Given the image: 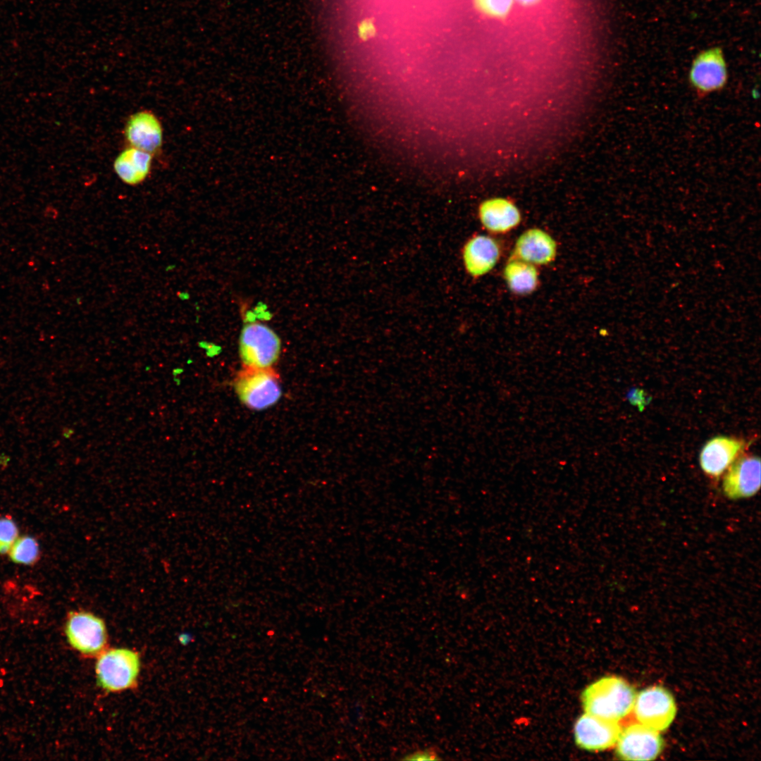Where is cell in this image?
Listing matches in <instances>:
<instances>
[{
	"mask_svg": "<svg viewBox=\"0 0 761 761\" xmlns=\"http://www.w3.org/2000/svg\"><path fill=\"white\" fill-rule=\"evenodd\" d=\"M476 9L491 19L503 20L513 11L514 0H473Z\"/></svg>",
	"mask_w": 761,
	"mask_h": 761,
	"instance_id": "d6986e66",
	"label": "cell"
},
{
	"mask_svg": "<svg viewBox=\"0 0 761 761\" xmlns=\"http://www.w3.org/2000/svg\"><path fill=\"white\" fill-rule=\"evenodd\" d=\"M760 488V459L755 455L736 459L728 468L722 488L731 500L750 497Z\"/></svg>",
	"mask_w": 761,
	"mask_h": 761,
	"instance_id": "8fae6325",
	"label": "cell"
},
{
	"mask_svg": "<svg viewBox=\"0 0 761 761\" xmlns=\"http://www.w3.org/2000/svg\"><path fill=\"white\" fill-rule=\"evenodd\" d=\"M66 633L72 647L85 655L100 654L106 645L104 621L87 611L70 612L66 623Z\"/></svg>",
	"mask_w": 761,
	"mask_h": 761,
	"instance_id": "8992f818",
	"label": "cell"
},
{
	"mask_svg": "<svg viewBox=\"0 0 761 761\" xmlns=\"http://www.w3.org/2000/svg\"><path fill=\"white\" fill-rule=\"evenodd\" d=\"M621 729L619 722L585 712L575 723V742L586 750H605L615 745Z\"/></svg>",
	"mask_w": 761,
	"mask_h": 761,
	"instance_id": "9c48e42d",
	"label": "cell"
},
{
	"mask_svg": "<svg viewBox=\"0 0 761 761\" xmlns=\"http://www.w3.org/2000/svg\"><path fill=\"white\" fill-rule=\"evenodd\" d=\"M723 51L711 47L700 51L693 59L688 74L690 85L699 96L721 90L728 78Z\"/></svg>",
	"mask_w": 761,
	"mask_h": 761,
	"instance_id": "52a82bcc",
	"label": "cell"
},
{
	"mask_svg": "<svg viewBox=\"0 0 761 761\" xmlns=\"http://www.w3.org/2000/svg\"><path fill=\"white\" fill-rule=\"evenodd\" d=\"M478 217L486 230L495 233H507L514 228L521 221L517 207L503 198H493L481 203Z\"/></svg>",
	"mask_w": 761,
	"mask_h": 761,
	"instance_id": "9a60e30c",
	"label": "cell"
},
{
	"mask_svg": "<svg viewBox=\"0 0 761 761\" xmlns=\"http://www.w3.org/2000/svg\"><path fill=\"white\" fill-rule=\"evenodd\" d=\"M440 759L438 751L433 747L415 750L402 758L406 760H438Z\"/></svg>",
	"mask_w": 761,
	"mask_h": 761,
	"instance_id": "44dd1931",
	"label": "cell"
},
{
	"mask_svg": "<svg viewBox=\"0 0 761 761\" xmlns=\"http://www.w3.org/2000/svg\"><path fill=\"white\" fill-rule=\"evenodd\" d=\"M745 447V441L725 435L715 436L705 443L699 455L703 472L718 478L738 458Z\"/></svg>",
	"mask_w": 761,
	"mask_h": 761,
	"instance_id": "7c38bea8",
	"label": "cell"
},
{
	"mask_svg": "<svg viewBox=\"0 0 761 761\" xmlns=\"http://www.w3.org/2000/svg\"><path fill=\"white\" fill-rule=\"evenodd\" d=\"M9 557L16 564H33L39 557V544L30 536L17 538L9 550Z\"/></svg>",
	"mask_w": 761,
	"mask_h": 761,
	"instance_id": "ac0fdd59",
	"label": "cell"
},
{
	"mask_svg": "<svg viewBox=\"0 0 761 761\" xmlns=\"http://www.w3.org/2000/svg\"><path fill=\"white\" fill-rule=\"evenodd\" d=\"M154 156L130 147L123 150L113 161V170L124 183L135 186L148 177Z\"/></svg>",
	"mask_w": 761,
	"mask_h": 761,
	"instance_id": "2e32d148",
	"label": "cell"
},
{
	"mask_svg": "<svg viewBox=\"0 0 761 761\" xmlns=\"http://www.w3.org/2000/svg\"><path fill=\"white\" fill-rule=\"evenodd\" d=\"M247 319L239 340V352L243 366L272 367L280 354L279 337L264 323L248 317Z\"/></svg>",
	"mask_w": 761,
	"mask_h": 761,
	"instance_id": "3957f363",
	"label": "cell"
},
{
	"mask_svg": "<svg viewBox=\"0 0 761 761\" xmlns=\"http://www.w3.org/2000/svg\"><path fill=\"white\" fill-rule=\"evenodd\" d=\"M504 277L512 292L519 295L531 293L538 282L535 266L516 259H510L507 264Z\"/></svg>",
	"mask_w": 761,
	"mask_h": 761,
	"instance_id": "e0dca14e",
	"label": "cell"
},
{
	"mask_svg": "<svg viewBox=\"0 0 761 761\" xmlns=\"http://www.w3.org/2000/svg\"><path fill=\"white\" fill-rule=\"evenodd\" d=\"M633 710L639 723L662 731L674 719L676 705L674 696L667 688L654 686L641 691L636 695Z\"/></svg>",
	"mask_w": 761,
	"mask_h": 761,
	"instance_id": "5b68a950",
	"label": "cell"
},
{
	"mask_svg": "<svg viewBox=\"0 0 761 761\" xmlns=\"http://www.w3.org/2000/svg\"><path fill=\"white\" fill-rule=\"evenodd\" d=\"M234 387L241 402L253 410H263L280 398L279 375L272 368L243 366L237 374Z\"/></svg>",
	"mask_w": 761,
	"mask_h": 761,
	"instance_id": "7a4b0ae2",
	"label": "cell"
},
{
	"mask_svg": "<svg viewBox=\"0 0 761 761\" xmlns=\"http://www.w3.org/2000/svg\"><path fill=\"white\" fill-rule=\"evenodd\" d=\"M124 136L130 147L158 155L163 145V127L157 116L148 110L130 116L124 127Z\"/></svg>",
	"mask_w": 761,
	"mask_h": 761,
	"instance_id": "30bf717a",
	"label": "cell"
},
{
	"mask_svg": "<svg viewBox=\"0 0 761 761\" xmlns=\"http://www.w3.org/2000/svg\"><path fill=\"white\" fill-rule=\"evenodd\" d=\"M616 755L624 760H652L664 748L659 731L641 723L621 729L616 743Z\"/></svg>",
	"mask_w": 761,
	"mask_h": 761,
	"instance_id": "ba28073f",
	"label": "cell"
},
{
	"mask_svg": "<svg viewBox=\"0 0 761 761\" xmlns=\"http://www.w3.org/2000/svg\"><path fill=\"white\" fill-rule=\"evenodd\" d=\"M361 37H369L372 35L373 27L371 22L366 21L361 23L359 28Z\"/></svg>",
	"mask_w": 761,
	"mask_h": 761,
	"instance_id": "7402d4cb",
	"label": "cell"
},
{
	"mask_svg": "<svg viewBox=\"0 0 761 761\" xmlns=\"http://www.w3.org/2000/svg\"><path fill=\"white\" fill-rule=\"evenodd\" d=\"M556 254L554 239L541 229L531 228L519 237L512 256L533 265H545L552 261Z\"/></svg>",
	"mask_w": 761,
	"mask_h": 761,
	"instance_id": "5bb4252c",
	"label": "cell"
},
{
	"mask_svg": "<svg viewBox=\"0 0 761 761\" xmlns=\"http://www.w3.org/2000/svg\"><path fill=\"white\" fill-rule=\"evenodd\" d=\"M18 527L11 518H0V554L9 552L18 538Z\"/></svg>",
	"mask_w": 761,
	"mask_h": 761,
	"instance_id": "ffe728a7",
	"label": "cell"
},
{
	"mask_svg": "<svg viewBox=\"0 0 761 761\" xmlns=\"http://www.w3.org/2000/svg\"><path fill=\"white\" fill-rule=\"evenodd\" d=\"M140 668L137 652L127 648H113L100 653L96 663V674L104 689L118 692L135 685Z\"/></svg>",
	"mask_w": 761,
	"mask_h": 761,
	"instance_id": "277c9868",
	"label": "cell"
},
{
	"mask_svg": "<svg viewBox=\"0 0 761 761\" xmlns=\"http://www.w3.org/2000/svg\"><path fill=\"white\" fill-rule=\"evenodd\" d=\"M500 254L499 245L493 238L485 235H474L463 246L464 267L469 276L481 277L494 268Z\"/></svg>",
	"mask_w": 761,
	"mask_h": 761,
	"instance_id": "4fadbf2b",
	"label": "cell"
},
{
	"mask_svg": "<svg viewBox=\"0 0 761 761\" xmlns=\"http://www.w3.org/2000/svg\"><path fill=\"white\" fill-rule=\"evenodd\" d=\"M636 691L627 681L615 676H606L588 685L582 692L585 712L619 722L633 710Z\"/></svg>",
	"mask_w": 761,
	"mask_h": 761,
	"instance_id": "6da1fadb",
	"label": "cell"
},
{
	"mask_svg": "<svg viewBox=\"0 0 761 761\" xmlns=\"http://www.w3.org/2000/svg\"><path fill=\"white\" fill-rule=\"evenodd\" d=\"M541 0H514L515 4H517L524 7H531L538 4Z\"/></svg>",
	"mask_w": 761,
	"mask_h": 761,
	"instance_id": "603a6c76",
	"label": "cell"
}]
</instances>
